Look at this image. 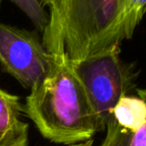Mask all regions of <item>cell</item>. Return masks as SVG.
Listing matches in <instances>:
<instances>
[{
	"mask_svg": "<svg viewBox=\"0 0 146 146\" xmlns=\"http://www.w3.org/2000/svg\"><path fill=\"white\" fill-rule=\"evenodd\" d=\"M39 1L43 6H49L50 8L48 25L43 32L42 44L53 58H57L65 54L64 45L60 36L62 0H39Z\"/></svg>",
	"mask_w": 146,
	"mask_h": 146,
	"instance_id": "obj_7",
	"label": "cell"
},
{
	"mask_svg": "<svg viewBox=\"0 0 146 146\" xmlns=\"http://www.w3.org/2000/svg\"><path fill=\"white\" fill-rule=\"evenodd\" d=\"M70 63L105 129L116 104L135 88L139 72L134 64L122 61L120 47Z\"/></svg>",
	"mask_w": 146,
	"mask_h": 146,
	"instance_id": "obj_3",
	"label": "cell"
},
{
	"mask_svg": "<svg viewBox=\"0 0 146 146\" xmlns=\"http://www.w3.org/2000/svg\"><path fill=\"white\" fill-rule=\"evenodd\" d=\"M105 130V138L100 146H146V126L138 130L123 128L111 116Z\"/></svg>",
	"mask_w": 146,
	"mask_h": 146,
	"instance_id": "obj_8",
	"label": "cell"
},
{
	"mask_svg": "<svg viewBox=\"0 0 146 146\" xmlns=\"http://www.w3.org/2000/svg\"><path fill=\"white\" fill-rule=\"evenodd\" d=\"M31 20L36 30L43 33L48 25L49 16L39 0H10Z\"/></svg>",
	"mask_w": 146,
	"mask_h": 146,
	"instance_id": "obj_10",
	"label": "cell"
},
{
	"mask_svg": "<svg viewBox=\"0 0 146 146\" xmlns=\"http://www.w3.org/2000/svg\"><path fill=\"white\" fill-rule=\"evenodd\" d=\"M124 0H62L60 36L71 62L119 47Z\"/></svg>",
	"mask_w": 146,
	"mask_h": 146,
	"instance_id": "obj_2",
	"label": "cell"
},
{
	"mask_svg": "<svg viewBox=\"0 0 146 146\" xmlns=\"http://www.w3.org/2000/svg\"><path fill=\"white\" fill-rule=\"evenodd\" d=\"M20 98L0 88V143L6 146H27L28 123L20 119Z\"/></svg>",
	"mask_w": 146,
	"mask_h": 146,
	"instance_id": "obj_5",
	"label": "cell"
},
{
	"mask_svg": "<svg viewBox=\"0 0 146 146\" xmlns=\"http://www.w3.org/2000/svg\"><path fill=\"white\" fill-rule=\"evenodd\" d=\"M0 146H6V145H4V144H2V143H0Z\"/></svg>",
	"mask_w": 146,
	"mask_h": 146,
	"instance_id": "obj_12",
	"label": "cell"
},
{
	"mask_svg": "<svg viewBox=\"0 0 146 146\" xmlns=\"http://www.w3.org/2000/svg\"><path fill=\"white\" fill-rule=\"evenodd\" d=\"M53 57L36 31L0 23V65L25 88L39 85L52 69Z\"/></svg>",
	"mask_w": 146,
	"mask_h": 146,
	"instance_id": "obj_4",
	"label": "cell"
},
{
	"mask_svg": "<svg viewBox=\"0 0 146 146\" xmlns=\"http://www.w3.org/2000/svg\"><path fill=\"white\" fill-rule=\"evenodd\" d=\"M68 146H93V139H91V140H88V141H86V142L77 143V144L68 145Z\"/></svg>",
	"mask_w": 146,
	"mask_h": 146,
	"instance_id": "obj_11",
	"label": "cell"
},
{
	"mask_svg": "<svg viewBox=\"0 0 146 146\" xmlns=\"http://www.w3.org/2000/svg\"><path fill=\"white\" fill-rule=\"evenodd\" d=\"M1 3H2V0H0V6H1Z\"/></svg>",
	"mask_w": 146,
	"mask_h": 146,
	"instance_id": "obj_13",
	"label": "cell"
},
{
	"mask_svg": "<svg viewBox=\"0 0 146 146\" xmlns=\"http://www.w3.org/2000/svg\"><path fill=\"white\" fill-rule=\"evenodd\" d=\"M53 59L50 73L30 90L22 111L51 142L68 146L91 140L105 129L66 54Z\"/></svg>",
	"mask_w": 146,
	"mask_h": 146,
	"instance_id": "obj_1",
	"label": "cell"
},
{
	"mask_svg": "<svg viewBox=\"0 0 146 146\" xmlns=\"http://www.w3.org/2000/svg\"><path fill=\"white\" fill-rule=\"evenodd\" d=\"M140 96L127 94L121 98L112 111V117L123 128L138 130L146 126L145 92L139 90Z\"/></svg>",
	"mask_w": 146,
	"mask_h": 146,
	"instance_id": "obj_6",
	"label": "cell"
},
{
	"mask_svg": "<svg viewBox=\"0 0 146 146\" xmlns=\"http://www.w3.org/2000/svg\"><path fill=\"white\" fill-rule=\"evenodd\" d=\"M145 2L146 0H124L121 27L123 40H129L132 38L133 33L145 12Z\"/></svg>",
	"mask_w": 146,
	"mask_h": 146,
	"instance_id": "obj_9",
	"label": "cell"
}]
</instances>
